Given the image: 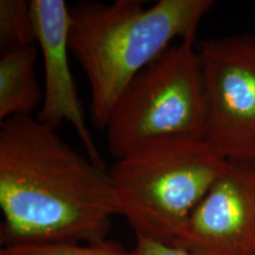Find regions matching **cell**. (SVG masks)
<instances>
[{"instance_id":"7","label":"cell","mask_w":255,"mask_h":255,"mask_svg":"<svg viewBox=\"0 0 255 255\" xmlns=\"http://www.w3.org/2000/svg\"><path fill=\"white\" fill-rule=\"evenodd\" d=\"M30 2L37 44L44 63V97L37 119L56 130L64 122L71 124L88 157L105 168L85 122L84 109L70 69V6L65 0H31Z\"/></svg>"},{"instance_id":"6","label":"cell","mask_w":255,"mask_h":255,"mask_svg":"<svg viewBox=\"0 0 255 255\" xmlns=\"http://www.w3.org/2000/svg\"><path fill=\"white\" fill-rule=\"evenodd\" d=\"M171 246L193 255H255V161H228Z\"/></svg>"},{"instance_id":"10","label":"cell","mask_w":255,"mask_h":255,"mask_svg":"<svg viewBox=\"0 0 255 255\" xmlns=\"http://www.w3.org/2000/svg\"><path fill=\"white\" fill-rule=\"evenodd\" d=\"M0 255H131L122 245L103 239L89 244H55L2 247Z\"/></svg>"},{"instance_id":"9","label":"cell","mask_w":255,"mask_h":255,"mask_svg":"<svg viewBox=\"0 0 255 255\" xmlns=\"http://www.w3.org/2000/svg\"><path fill=\"white\" fill-rule=\"evenodd\" d=\"M37 44L36 27L26 0L0 1V47L6 51L23 49Z\"/></svg>"},{"instance_id":"2","label":"cell","mask_w":255,"mask_h":255,"mask_svg":"<svg viewBox=\"0 0 255 255\" xmlns=\"http://www.w3.org/2000/svg\"><path fill=\"white\" fill-rule=\"evenodd\" d=\"M85 0L70 6V51L90 87L91 122L104 131L131 79L178 40L196 31L212 0Z\"/></svg>"},{"instance_id":"1","label":"cell","mask_w":255,"mask_h":255,"mask_svg":"<svg viewBox=\"0 0 255 255\" xmlns=\"http://www.w3.org/2000/svg\"><path fill=\"white\" fill-rule=\"evenodd\" d=\"M2 247L89 244L120 215L109 170L32 116L0 124Z\"/></svg>"},{"instance_id":"3","label":"cell","mask_w":255,"mask_h":255,"mask_svg":"<svg viewBox=\"0 0 255 255\" xmlns=\"http://www.w3.org/2000/svg\"><path fill=\"white\" fill-rule=\"evenodd\" d=\"M226 163L201 138L176 137L141 146L109 170L120 215L136 235L170 245Z\"/></svg>"},{"instance_id":"11","label":"cell","mask_w":255,"mask_h":255,"mask_svg":"<svg viewBox=\"0 0 255 255\" xmlns=\"http://www.w3.org/2000/svg\"><path fill=\"white\" fill-rule=\"evenodd\" d=\"M130 253L131 255H193L171 245L162 244L139 235H136V244Z\"/></svg>"},{"instance_id":"5","label":"cell","mask_w":255,"mask_h":255,"mask_svg":"<svg viewBox=\"0 0 255 255\" xmlns=\"http://www.w3.org/2000/svg\"><path fill=\"white\" fill-rule=\"evenodd\" d=\"M206 104L205 141L228 161H255V34L197 44Z\"/></svg>"},{"instance_id":"4","label":"cell","mask_w":255,"mask_h":255,"mask_svg":"<svg viewBox=\"0 0 255 255\" xmlns=\"http://www.w3.org/2000/svg\"><path fill=\"white\" fill-rule=\"evenodd\" d=\"M206 104L196 38L178 40L127 85L111 111L105 139L120 159L149 143L205 139Z\"/></svg>"},{"instance_id":"8","label":"cell","mask_w":255,"mask_h":255,"mask_svg":"<svg viewBox=\"0 0 255 255\" xmlns=\"http://www.w3.org/2000/svg\"><path fill=\"white\" fill-rule=\"evenodd\" d=\"M36 45L6 51L0 58V121L32 116L41 107L44 90L36 75Z\"/></svg>"}]
</instances>
